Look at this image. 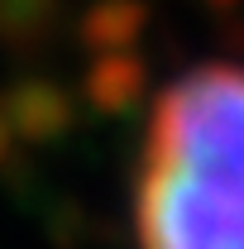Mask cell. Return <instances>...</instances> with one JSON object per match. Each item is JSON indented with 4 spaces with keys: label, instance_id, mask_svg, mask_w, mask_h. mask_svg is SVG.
Here are the masks:
<instances>
[{
    "label": "cell",
    "instance_id": "1",
    "mask_svg": "<svg viewBox=\"0 0 244 249\" xmlns=\"http://www.w3.org/2000/svg\"><path fill=\"white\" fill-rule=\"evenodd\" d=\"M129 216L139 249H244V62H196L158 91Z\"/></svg>",
    "mask_w": 244,
    "mask_h": 249
}]
</instances>
